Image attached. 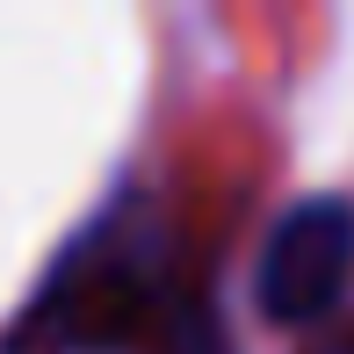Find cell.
Wrapping results in <instances>:
<instances>
[{"label":"cell","instance_id":"1","mask_svg":"<svg viewBox=\"0 0 354 354\" xmlns=\"http://www.w3.org/2000/svg\"><path fill=\"white\" fill-rule=\"evenodd\" d=\"M181 282L167 232L138 203H116L51 261L37 297L8 318L0 354H138Z\"/></svg>","mask_w":354,"mask_h":354},{"label":"cell","instance_id":"2","mask_svg":"<svg viewBox=\"0 0 354 354\" xmlns=\"http://www.w3.org/2000/svg\"><path fill=\"white\" fill-rule=\"evenodd\" d=\"M354 282V203L347 196H304L268 224L253 297L275 326H318Z\"/></svg>","mask_w":354,"mask_h":354},{"label":"cell","instance_id":"3","mask_svg":"<svg viewBox=\"0 0 354 354\" xmlns=\"http://www.w3.org/2000/svg\"><path fill=\"white\" fill-rule=\"evenodd\" d=\"M138 354H232V333H224V311L203 282H181L174 304L159 311V326L145 333Z\"/></svg>","mask_w":354,"mask_h":354},{"label":"cell","instance_id":"4","mask_svg":"<svg viewBox=\"0 0 354 354\" xmlns=\"http://www.w3.org/2000/svg\"><path fill=\"white\" fill-rule=\"evenodd\" d=\"M304 354H354V318H340V326H326Z\"/></svg>","mask_w":354,"mask_h":354}]
</instances>
